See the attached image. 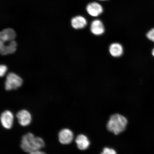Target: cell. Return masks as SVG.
<instances>
[{"instance_id": "obj_1", "label": "cell", "mask_w": 154, "mask_h": 154, "mask_svg": "<svg viewBox=\"0 0 154 154\" xmlns=\"http://www.w3.org/2000/svg\"><path fill=\"white\" fill-rule=\"evenodd\" d=\"M20 146L23 151L30 153L43 149L45 144L42 138L35 136L32 133L28 132L22 136Z\"/></svg>"}, {"instance_id": "obj_2", "label": "cell", "mask_w": 154, "mask_h": 154, "mask_svg": "<svg viewBox=\"0 0 154 154\" xmlns=\"http://www.w3.org/2000/svg\"><path fill=\"white\" fill-rule=\"evenodd\" d=\"M128 123V120L122 115L118 113L113 114L107 122V129L109 132L117 135L124 131Z\"/></svg>"}, {"instance_id": "obj_3", "label": "cell", "mask_w": 154, "mask_h": 154, "mask_svg": "<svg viewBox=\"0 0 154 154\" xmlns=\"http://www.w3.org/2000/svg\"><path fill=\"white\" fill-rule=\"evenodd\" d=\"M23 83V79L20 76L14 73L11 72L7 76L5 88L7 91L17 90L22 86Z\"/></svg>"}, {"instance_id": "obj_4", "label": "cell", "mask_w": 154, "mask_h": 154, "mask_svg": "<svg viewBox=\"0 0 154 154\" xmlns=\"http://www.w3.org/2000/svg\"><path fill=\"white\" fill-rule=\"evenodd\" d=\"M17 47V42L14 40L6 42L0 41V52L3 55L14 53L16 51Z\"/></svg>"}, {"instance_id": "obj_5", "label": "cell", "mask_w": 154, "mask_h": 154, "mask_svg": "<svg viewBox=\"0 0 154 154\" xmlns=\"http://www.w3.org/2000/svg\"><path fill=\"white\" fill-rule=\"evenodd\" d=\"M74 138V134L72 131L68 128L61 130L58 134V139L63 144H68L72 142Z\"/></svg>"}, {"instance_id": "obj_6", "label": "cell", "mask_w": 154, "mask_h": 154, "mask_svg": "<svg viewBox=\"0 0 154 154\" xmlns=\"http://www.w3.org/2000/svg\"><path fill=\"white\" fill-rule=\"evenodd\" d=\"M14 116L11 111L6 110L2 113L1 121L2 126L6 129H10L13 126Z\"/></svg>"}, {"instance_id": "obj_7", "label": "cell", "mask_w": 154, "mask_h": 154, "mask_svg": "<svg viewBox=\"0 0 154 154\" xmlns=\"http://www.w3.org/2000/svg\"><path fill=\"white\" fill-rule=\"evenodd\" d=\"M16 117L19 124L23 126L29 125L32 121V116L29 111L22 109L17 113Z\"/></svg>"}, {"instance_id": "obj_8", "label": "cell", "mask_w": 154, "mask_h": 154, "mask_svg": "<svg viewBox=\"0 0 154 154\" xmlns=\"http://www.w3.org/2000/svg\"><path fill=\"white\" fill-rule=\"evenodd\" d=\"M86 10L88 14L93 17L99 16L103 11L102 6L96 2H93L88 4L87 6Z\"/></svg>"}, {"instance_id": "obj_9", "label": "cell", "mask_w": 154, "mask_h": 154, "mask_svg": "<svg viewBox=\"0 0 154 154\" xmlns=\"http://www.w3.org/2000/svg\"><path fill=\"white\" fill-rule=\"evenodd\" d=\"M92 33L96 35H100L105 32L104 26L103 22L99 19L92 21L90 26Z\"/></svg>"}, {"instance_id": "obj_10", "label": "cell", "mask_w": 154, "mask_h": 154, "mask_svg": "<svg viewBox=\"0 0 154 154\" xmlns=\"http://www.w3.org/2000/svg\"><path fill=\"white\" fill-rule=\"evenodd\" d=\"M16 36V32L12 29H5L0 33V41L6 42L12 41L14 40Z\"/></svg>"}, {"instance_id": "obj_11", "label": "cell", "mask_w": 154, "mask_h": 154, "mask_svg": "<svg viewBox=\"0 0 154 154\" xmlns=\"http://www.w3.org/2000/svg\"><path fill=\"white\" fill-rule=\"evenodd\" d=\"M75 142L78 149L82 151L88 149L90 144L87 137L83 134L79 135L77 136Z\"/></svg>"}, {"instance_id": "obj_12", "label": "cell", "mask_w": 154, "mask_h": 154, "mask_svg": "<svg viewBox=\"0 0 154 154\" xmlns=\"http://www.w3.org/2000/svg\"><path fill=\"white\" fill-rule=\"evenodd\" d=\"M71 24L72 27L76 29L84 28L87 24V21L84 17L77 16L73 18L71 20Z\"/></svg>"}, {"instance_id": "obj_13", "label": "cell", "mask_w": 154, "mask_h": 154, "mask_svg": "<svg viewBox=\"0 0 154 154\" xmlns=\"http://www.w3.org/2000/svg\"><path fill=\"white\" fill-rule=\"evenodd\" d=\"M109 51L112 56L115 57H120L123 53V48L120 44L113 43L109 47Z\"/></svg>"}, {"instance_id": "obj_14", "label": "cell", "mask_w": 154, "mask_h": 154, "mask_svg": "<svg viewBox=\"0 0 154 154\" xmlns=\"http://www.w3.org/2000/svg\"><path fill=\"white\" fill-rule=\"evenodd\" d=\"M146 36L150 41L154 43V28L151 29L148 32Z\"/></svg>"}, {"instance_id": "obj_15", "label": "cell", "mask_w": 154, "mask_h": 154, "mask_svg": "<svg viewBox=\"0 0 154 154\" xmlns=\"http://www.w3.org/2000/svg\"><path fill=\"white\" fill-rule=\"evenodd\" d=\"M101 154H117L116 151L114 149L107 147H105L103 149Z\"/></svg>"}, {"instance_id": "obj_16", "label": "cell", "mask_w": 154, "mask_h": 154, "mask_svg": "<svg viewBox=\"0 0 154 154\" xmlns=\"http://www.w3.org/2000/svg\"><path fill=\"white\" fill-rule=\"evenodd\" d=\"M7 67L5 65H1L0 66V75L1 77L5 75L7 70Z\"/></svg>"}, {"instance_id": "obj_17", "label": "cell", "mask_w": 154, "mask_h": 154, "mask_svg": "<svg viewBox=\"0 0 154 154\" xmlns=\"http://www.w3.org/2000/svg\"><path fill=\"white\" fill-rule=\"evenodd\" d=\"M29 154H46L45 152L43 151H40V150H38L29 153Z\"/></svg>"}, {"instance_id": "obj_18", "label": "cell", "mask_w": 154, "mask_h": 154, "mask_svg": "<svg viewBox=\"0 0 154 154\" xmlns=\"http://www.w3.org/2000/svg\"><path fill=\"white\" fill-rule=\"evenodd\" d=\"M152 55H153V57H154V48L152 49Z\"/></svg>"}, {"instance_id": "obj_19", "label": "cell", "mask_w": 154, "mask_h": 154, "mask_svg": "<svg viewBox=\"0 0 154 154\" xmlns=\"http://www.w3.org/2000/svg\"><path fill=\"white\" fill-rule=\"evenodd\" d=\"M99 1H107V0H99Z\"/></svg>"}]
</instances>
